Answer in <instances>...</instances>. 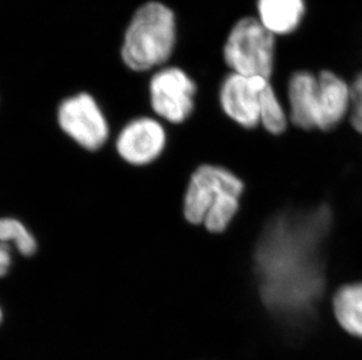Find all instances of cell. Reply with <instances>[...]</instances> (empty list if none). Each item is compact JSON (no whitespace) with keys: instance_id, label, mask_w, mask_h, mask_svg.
<instances>
[{"instance_id":"4fadbf2b","label":"cell","mask_w":362,"mask_h":360,"mask_svg":"<svg viewBox=\"0 0 362 360\" xmlns=\"http://www.w3.org/2000/svg\"><path fill=\"white\" fill-rule=\"evenodd\" d=\"M286 112L272 82L267 81L260 90V126L271 135H281L288 126Z\"/></svg>"},{"instance_id":"277c9868","label":"cell","mask_w":362,"mask_h":360,"mask_svg":"<svg viewBox=\"0 0 362 360\" xmlns=\"http://www.w3.org/2000/svg\"><path fill=\"white\" fill-rule=\"evenodd\" d=\"M55 121L60 131L87 152H98L110 143V119L90 92L82 90L64 97L55 110Z\"/></svg>"},{"instance_id":"7c38bea8","label":"cell","mask_w":362,"mask_h":360,"mask_svg":"<svg viewBox=\"0 0 362 360\" xmlns=\"http://www.w3.org/2000/svg\"><path fill=\"white\" fill-rule=\"evenodd\" d=\"M332 308L342 329L362 338V282L340 287L333 296Z\"/></svg>"},{"instance_id":"9a60e30c","label":"cell","mask_w":362,"mask_h":360,"mask_svg":"<svg viewBox=\"0 0 362 360\" xmlns=\"http://www.w3.org/2000/svg\"><path fill=\"white\" fill-rule=\"evenodd\" d=\"M4 316H5V315H4L3 306H1V304H0V325H1V324H3Z\"/></svg>"},{"instance_id":"30bf717a","label":"cell","mask_w":362,"mask_h":360,"mask_svg":"<svg viewBox=\"0 0 362 360\" xmlns=\"http://www.w3.org/2000/svg\"><path fill=\"white\" fill-rule=\"evenodd\" d=\"M38 249V239L24 221L10 215L0 217V280L10 274L16 256L32 258Z\"/></svg>"},{"instance_id":"5b68a950","label":"cell","mask_w":362,"mask_h":360,"mask_svg":"<svg viewBox=\"0 0 362 360\" xmlns=\"http://www.w3.org/2000/svg\"><path fill=\"white\" fill-rule=\"evenodd\" d=\"M197 90L194 78L180 66L167 65L155 71L148 82L153 115L164 124H185L195 112Z\"/></svg>"},{"instance_id":"8fae6325","label":"cell","mask_w":362,"mask_h":360,"mask_svg":"<svg viewBox=\"0 0 362 360\" xmlns=\"http://www.w3.org/2000/svg\"><path fill=\"white\" fill-rule=\"evenodd\" d=\"M257 18L272 35L297 31L306 14L305 0H257Z\"/></svg>"},{"instance_id":"52a82bcc","label":"cell","mask_w":362,"mask_h":360,"mask_svg":"<svg viewBox=\"0 0 362 360\" xmlns=\"http://www.w3.org/2000/svg\"><path fill=\"white\" fill-rule=\"evenodd\" d=\"M267 78H247L230 72L221 82L219 107L228 119L244 129L260 126V90Z\"/></svg>"},{"instance_id":"9c48e42d","label":"cell","mask_w":362,"mask_h":360,"mask_svg":"<svg viewBox=\"0 0 362 360\" xmlns=\"http://www.w3.org/2000/svg\"><path fill=\"white\" fill-rule=\"evenodd\" d=\"M288 119L293 126L305 131L317 129L318 76L310 71H297L287 83Z\"/></svg>"},{"instance_id":"ba28073f","label":"cell","mask_w":362,"mask_h":360,"mask_svg":"<svg viewBox=\"0 0 362 360\" xmlns=\"http://www.w3.org/2000/svg\"><path fill=\"white\" fill-rule=\"evenodd\" d=\"M318 76L317 129L331 131L349 115L352 104L351 85L345 78L329 69H324Z\"/></svg>"},{"instance_id":"6da1fadb","label":"cell","mask_w":362,"mask_h":360,"mask_svg":"<svg viewBox=\"0 0 362 360\" xmlns=\"http://www.w3.org/2000/svg\"><path fill=\"white\" fill-rule=\"evenodd\" d=\"M177 42L175 11L161 0H148L134 11L123 30L120 60L130 72L154 73L169 64Z\"/></svg>"},{"instance_id":"3957f363","label":"cell","mask_w":362,"mask_h":360,"mask_svg":"<svg viewBox=\"0 0 362 360\" xmlns=\"http://www.w3.org/2000/svg\"><path fill=\"white\" fill-rule=\"evenodd\" d=\"M257 17H243L233 25L223 44V61L230 72L247 78H272L277 39Z\"/></svg>"},{"instance_id":"7a4b0ae2","label":"cell","mask_w":362,"mask_h":360,"mask_svg":"<svg viewBox=\"0 0 362 360\" xmlns=\"http://www.w3.org/2000/svg\"><path fill=\"white\" fill-rule=\"evenodd\" d=\"M244 183L233 171L216 164H202L189 177L182 199V215L192 226L221 234L240 208Z\"/></svg>"},{"instance_id":"8992f818","label":"cell","mask_w":362,"mask_h":360,"mask_svg":"<svg viewBox=\"0 0 362 360\" xmlns=\"http://www.w3.org/2000/svg\"><path fill=\"white\" fill-rule=\"evenodd\" d=\"M167 124L154 115H140L123 124L114 137V149L123 163L147 167L156 163L169 143Z\"/></svg>"},{"instance_id":"5bb4252c","label":"cell","mask_w":362,"mask_h":360,"mask_svg":"<svg viewBox=\"0 0 362 360\" xmlns=\"http://www.w3.org/2000/svg\"><path fill=\"white\" fill-rule=\"evenodd\" d=\"M352 104H351V123L356 131L362 135V72L356 75V80L351 85Z\"/></svg>"}]
</instances>
